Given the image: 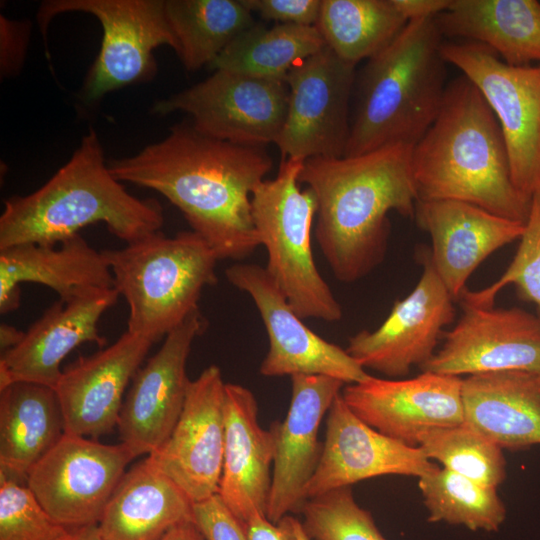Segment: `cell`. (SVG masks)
Segmentation results:
<instances>
[{"label":"cell","instance_id":"33","mask_svg":"<svg viewBox=\"0 0 540 540\" xmlns=\"http://www.w3.org/2000/svg\"><path fill=\"white\" fill-rule=\"evenodd\" d=\"M418 479L427 520L431 523L444 522L472 531L496 532L506 519V507L496 487L439 466Z\"/></svg>","mask_w":540,"mask_h":540},{"label":"cell","instance_id":"13","mask_svg":"<svg viewBox=\"0 0 540 540\" xmlns=\"http://www.w3.org/2000/svg\"><path fill=\"white\" fill-rule=\"evenodd\" d=\"M227 280L253 300L267 332L269 347L260 365L267 377L322 375L353 384L370 375L345 349L326 341L304 324L264 267L236 263Z\"/></svg>","mask_w":540,"mask_h":540},{"label":"cell","instance_id":"36","mask_svg":"<svg viewBox=\"0 0 540 540\" xmlns=\"http://www.w3.org/2000/svg\"><path fill=\"white\" fill-rule=\"evenodd\" d=\"M514 284L519 295L540 310V191L531 198L525 229L516 254L501 277L478 291L466 289L460 301L478 307H493L498 292Z\"/></svg>","mask_w":540,"mask_h":540},{"label":"cell","instance_id":"16","mask_svg":"<svg viewBox=\"0 0 540 540\" xmlns=\"http://www.w3.org/2000/svg\"><path fill=\"white\" fill-rule=\"evenodd\" d=\"M206 327L200 311L193 313L133 376L117 427L121 442L135 458L156 451L173 431L191 381L186 373L191 346Z\"/></svg>","mask_w":540,"mask_h":540},{"label":"cell","instance_id":"25","mask_svg":"<svg viewBox=\"0 0 540 540\" xmlns=\"http://www.w3.org/2000/svg\"><path fill=\"white\" fill-rule=\"evenodd\" d=\"M33 282L53 289L67 301L90 288H114L113 274L102 251L76 234L59 246L18 244L0 250V312L20 305V284Z\"/></svg>","mask_w":540,"mask_h":540},{"label":"cell","instance_id":"32","mask_svg":"<svg viewBox=\"0 0 540 540\" xmlns=\"http://www.w3.org/2000/svg\"><path fill=\"white\" fill-rule=\"evenodd\" d=\"M325 46L315 26L267 27L255 23L238 35L209 67L284 81L294 65Z\"/></svg>","mask_w":540,"mask_h":540},{"label":"cell","instance_id":"22","mask_svg":"<svg viewBox=\"0 0 540 540\" xmlns=\"http://www.w3.org/2000/svg\"><path fill=\"white\" fill-rule=\"evenodd\" d=\"M152 342L123 333L117 341L62 369L54 387L65 433L96 439L118 425L124 392L141 367Z\"/></svg>","mask_w":540,"mask_h":540},{"label":"cell","instance_id":"5","mask_svg":"<svg viewBox=\"0 0 540 540\" xmlns=\"http://www.w3.org/2000/svg\"><path fill=\"white\" fill-rule=\"evenodd\" d=\"M443 38L436 17L412 20L368 59L344 156L419 142L445 95Z\"/></svg>","mask_w":540,"mask_h":540},{"label":"cell","instance_id":"29","mask_svg":"<svg viewBox=\"0 0 540 540\" xmlns=\"http://www.w3.org/2000/svg\"><path fill=\"white\" fill-rule=\"evenodd\" d=\"M64 434L53 387L20 381L0 390V471L26 481Z\"/></svg>","mask_w":540,"mask_h":540},{"label":"cell","instance_id":"3","mask_svg":"<svg viewBox=\"0 0 540 540\" xmlns=\"http://www.w3.org/2000/svg\"><path fill=\"white\" fill-rule=\"evenodd\" d=\"M418 200H455L525 223L531 198L513 183L499 124L464 75L446 86L440 111L412 148Z\"/></svg>","mask_w":540,"mask_h":540},{"label":"cell","instance_id":"46","mask_svg":"<svg viewBox=\"0 0 540 540\" xmlns=\"http://www.w3.org/2000/svg\"><path fill=\"white\" fill-rule=\"evenodd\" d=\"M296 532L299 540H309L302 528L301 521L299 520L296 525Z\"/></svg>","mask_w":540,"mask_h":540},{"label":"cell","instance_id":"35","mask_svg":"<svg viewBox=\"0 0 540 540\" xmlns=\"http://www.w3.org/2000/svg\"><path fill=\"white\" fill-rule=\"evenodd\" d=\"M300 513L309 540H387L371 513L357 504L351 487L308 499Z\"/></svg>","mask_w":540,"mask_h":540},{"label":"cell","instance_id":"42","mask_svg":"<svg viewBox=\"0 0 540 540\" xmlns=\"http://www.w3.org/2000/svg\"><path fill=\"white\" fill-rule=\"evenodd\" d=\"M393 2L409 22L437 17L449 7L451 0H393Z\"/></svg>","mask_w":540,"mask_h":540},{"label":"cell","instance_id":"2","mask_svg":"<svg viewBox=\"0 0 540 540\" xmlns=\"http://www.w3.org/2000/svg\"><path fill=\"white\" fill-rule=\"evenodd\" d=\"M412 148L396 144L356 156L304 162L298 180L316 197L314 235L339 281L355 282L383 261L391 211L414 217L418 195Z\"/></svg>","mask_w":540,"mask_h":540},{"label":"cell","instance_id":"41","mask_svg":"<svg viewBox=\"0 0 540 540\" xmlns=\"http://www.w3.org/2000/svg\"><path fill=\"white\" fill-rule=\"evenodd\" d=\"M297 522L291 515L273 523L266 516L255 514L245 523V529L248 540H299Z\"/></svg>","mask_w":540,"mask_h":540},{"label":"cell","instance_id":"45","mask_svg":"<svg viewBox=\"0 0 540 540\" xmlns=\"http://www.w3.org/2000/svg\"><path fill=\"white\" fill-rule=\"evenodd\" d=\"M62 540H105L100 533L98 524L85 525L69 529Z\"/></svg>","mask_w":540,"mask_h":540},{"label":"cell","instance_id":"18","mask_svg":"<svg viewBox=\"0 0 540 540\" xmlns=\"http://www.w3.org/2000/svg\"><path fill=\"white\" fill-rule=\"evenodd\" d=\"M341 396L349 409L380 433L417 446V435L432 427L464 422L462 378L422 372L409 379H367L347 384Z\"/></svg>","mask_w":540,"mask_h":540},{"label":"cell","instance_id":"30","mask_svg":"<svg viewBox=\"0 0 540 540\" xmlns=\"http://www.w3.org/2000/svg\"><path fill=\"white\" fill-rule=\"evenodd\" d=\"M175 53L188 71L210 66L243 31L255 24L241 0H164Z\"/></svg>","mask_w":540,"mask_h":540},{"label":"cell","instance_id":"14","mask_svg":"<svg viewBox=\"0 0 540 540\" xmlns=\"http://www.w3.org/2000/svg\"><path fill=\"white\" fill-rule=\"evenodd\" d=\"M423 272L415 288L395 302L375 330H362L349 339L347 353L364 369L391 378L409 374L436 352L444 328L455 317V300L437 274L430 253L421 254Z\"/></svg>","mask_w":540,"mask_h":540},{"label":"cell","instance_id":"26","mask_svg":"<svg viewBox=\"0 0 540 540\" xmlns=\"http://www.w3.org/2000/svg\"><path fill=\"white\" fill-rule=\"evenodd\" d=\"M464 422L501 449L540 444V371L507 370L462 379Z\"/></svg>","mask_w":540,"mask_h":540},{"label":"cell","instance_id":"39","mask_svg":"<svg viewBox=\"0 0 540 540\" xmlns=\"http://www.w3.org/2000/svg\"><path fill=\"white\" fill-rule=\"evenodd\" d=\"M251 13L277 24L315 26L321 0H241Z\"/></svg>","mask_w":540,"mask_h":540},{"label":"cell","instance_id":"21","mask_svg":"<svg viewBox=\"0 0 540 540\" xmlns=\"http://www.w3.org/2000/svg\"><path fill=\"white\" fill-rule=\"evenodd\" d=\"M118 297L115 288H90L67 301L54 302L15 347L2 353L0 390L20 381L54 388L62 372L60 365L71 351L86 342L100 348L106 345L98 323Z\"/></svg>","mask_w":540,"mask_h":540},{"label":"cell","instance_id":"7","mask_svg":"<svg viewBox=\"0 0 540 540\" xmlns=\"http://www.w3.org/2000/svg\"><path fill=\"white\" fill-rule=\"evenodd\" d=\"M305 161L281 160L275 178L263 180L251 197V214L260 245L267 251L268 274L301 317L339 321L342 307L320 274L311 233L317 211L313 191L299 187Z\"/></svg>","mask_w":540,"mask_h":540},{"label":"cell","instance_id":"24","mask_svg":"<svg viewBox=\"0 0 540 540\" xmlns=\"http://www.w3.org/2000/svg\"><path fill=\"white\" fill-rule=\"evenodd\" d=\"M224 453L218 494L245 524L266 516L275 457V436L258 423V404L246 387L226 383Z\"/></svg>","mask_w":540,"mask_h":540},{"label":"cell","instance_id":"31","mask_svg":"<svg viewBox=\"0 0 540 540\" xmlns=\"http://www.w3.org/2000/svg\"><path fill=\"white\" fill-rule=\"evenodd\" d=\"M407 23L393 0H321L315 27L328 48L356 65L383 50Z\"/></svg>","mask_w":540,"mask_h":540},{"label":"cell","instance_id":"15","mask_svg":"<svg viewBox=\"0 0 540 540\" xmlns=\"http://www.w3.org/2000/svg\"><path fill=\"white\" fill-rule=\"evenodd\" d=\"M462 315L422 372L459 376L540 371V318L522 308L478 307L461 302Z\"/></svg>","mask_w":540,"mask_h":540},{"label":"cell","instance_id":"38","mask_svg":"<svg viewBox=\"0 0 540 540\" xmlns=\"http://www.w3.org/2000/svg\"><path fill=\"white\" fill-rule=\"evenodd\" d=\"M193 523L205 540H248L245 524L218 493L193 503Z\"/></svg>","mask_w":540,"mask_h":540},{"label":"cell","instance_id":"10","mask_svg":"<svg viewBox=\"0 0 540 540\" xmlns=\"http://www.w3.org/2000/svg\"><path fill=\"white\" fill-rule=\"evenodd\" d=\"M288 104L285 81L228 70H214L205 80L157 100L156 115L181 111L199 133L218 140L265 147L275 143Z\"/></svg>","mask_w":540,"mask_h":540},{"label":"cell","instance_id":"20","mask_svg":"<svg viewBox=\"0 0 540 540\" xmlns=\"http://www.w3.org/2000/svg\"><path fill=\"white\" fill-rule=\"evenodd\" d=\"M437 467L418 446L388 437L363 422L340 393L327 413L321 459L304 496L307 501L383 475L420 478Z\"/></svg>","mask_w":540,"mask_h":540},{"label":"cell","instance_id":"19","mask_svg":"<svg viewBox=\"0 0 540 540\" xmlns=\"http://www.w3.org/2000/svg\"><path fill=\"white\" fill-rule=\"evenodd\" d=\"M291 399L282 422H274L275 457L266 517L277 523L289 513H300L305 489L321 459V422L344 383L322 375L290 376Z\"/></svg>","mask_w":540,"mask_h":540},{"label":"cell","instance_id":"9","mask_svg":"<svg viewBox=\"0 0 540 540\" xmlns=\"http://www.w3.org/2000/svg\"><path fill=\"white\" fill-rule=\"evenodd\" d=\"M442 55L491 108L504 138L513 183L532 198L540 191V64L508 65L486 45L463 40L444 41Z\"/></svg>","mask_w":540,"mask_h":540},{"label":"cell","instance_id":"23","mask_svg":"<svg viewBox=\"0 0 540 540\" xmlns=\"http://www.w3.org/2000/svg\"><path fill=\"white\" fill-rule=\"evenodd\" d=\"M414 218L432 239L431 262L459 300L475 269L499 248L520 239L525 223L455 200H417Z\"/></svg>","mask_w":540,"mask_h":540},{"label":"cell","instance_id":"43","mask_svg":"<svg viewBox=\"0 0 540 540\" xmlns=\"http://www.w3.org/2000/svg\"><path fill=\"white\" fill-rule=\"evenodd\" d=\"M160 540H205V538L193 521H189L173 527Z\"/></svg>","mask_w":540,"mask_h":540},{"label":"cell","instance_id":"37","mask_svg":"<svg viewBox=\"0 0 540 540\" xmlns=\"http://www.w3.org/2000/svg\"><path fill=\"white\" fill-rule=\"evenodd\" d=\"M68 531L49 516L22 480L0 471V540H62Z\"/></svg>","mask_w":540,"mask_h":540},{"label":"cell","instance_id":"28","mask_svg":"<svg viewBox=\"0 0 540 540\" xmlns=\"http://www.w3.org/2000/svg\"><path fill=\"white\" fill-rule=\"evenodd\" d=\"M436 21L444 37L486 45L508 65L540 62L537 0H451Z\"/></svg>","mask_w":540,"mask_h":540},{"label":"cell","instance_id":"27","mask_svg":"<svg viewBox=\"0 0 540 540\" xmlns=\"http://www.w3.org/2000/svg\"><path fill=\"white\" fill-rule=\"evenodd\" d=\"M193 503L146 457L124 473L98 527L105 540H160L193 521Z\"/></svg>","mask_w":540,"mask_h":540},{"label":"cell","instance_id":"8","mask_svg":"<svg viewBox=\"0 0 540 540\" xmlns=\"http://www.w3.org/2000/svg\"><path fill=\"white\" fill-rule=\"evenodd\" d=\"M65 12L91 14L102 27L99 53L80 90V98L87 104L114 90L152 79L157 72L154 50L161 45L176 48L164 0L44 1L37 14L42 33L46 35L53 17Z\"/></svg>","mask_w":540,"mask_h":540},{"label":"cell","instance_id":"4","mask_svg":"<svg viewBox=\"0 0 540 540\" xmlns=\"http://www.w3.org/2000/svg\"><path fill=\"white\" fill-rule=\"evenodd\" d=\"M127 243L160 231L163 209L130 194L105 163L94 129L70 159L40 188L5 200L0 250L18 244L56 246L94 223Z\"/></svg>","mask_w":540,"mask_h":540},{"label":"cell","instance_id":"11","mask_svg":"<svg viewBox=\"0 0 540 540\" xmlns=\"http://www.w3.org/2000/svg\"><path fill=\"white\" fill-rule=\"evenodd\" d=\"M134 458L122 442L104 444L65 433L31 469L26 485L58 524L68 529L99 524Z\"/></svg>","mask_w":540,"mask_h":540},{"label":"cell","instance_id":"44","mask_svg":"<svg viewBox=\"0 0 540 540\" xmlns=\"http://www.w3.org/2000/svg\"><path fill=\"white\" fill-rule=\"evenodd\" d=\"M24 332L7 323L0 325V348L2 353L15 347L23 338Z\"/></svg>","mask_w":540,"mask_h":540},{"label":"cell","instance_id":"40","mask_svg":"<svg viewBox=\"0 0 540 540\" xmlns=\"http://www.w3.org/2000/svg\"><path fill=\"white\" fill-rule=\"evenodd\" d=\"M31 24L26 20H11L0 16V70L2 77L16 75L24 62Z\"/></svg>","mask_w":540,"mask_h":540},{"label":"cell","instance_id":"34","mask_svg":"<svg viewBox=\"0 0 540 540\" xmlns=\"http://www.w3.org/2000/svg\"><path fill=\"white\" fill-rule=\"evenodd\" d=\"M416 442L429 459L471 480L497 488L506 478L503 449L465 422L427 428Z\"/></svg>","mask_w":540,"mask_h":540},{"label":"cell","instance_id":"12","mask_svg":"<svg viewBox=\"0 0 540 540\" xmlns=\"http://www.w3.org/2000/svg\"><path fill=\"white\" fill-rule=\"evenodd\" d=\"M355 66L325 46L288 72L287 111L275 142L282 160L344 156Z\"/></svg>","mask_w":540,"mask_h":540},{"label":"cell","instance_id":"6","mask_svg":"<svg viewBox=\"0 0 540 540\" xmlns=\"http://www.w3.org/2000/svg\"><path fill=\"white\" fill-rule=\"evenodd\" d=\"M114 288L129 307L127 331L152 343L165 338L199 311L206 286L217 282L215 252L197 233L160 231L102 251Z\"/></svg>","mask_w":540,"mask_h":540},{"label":"cell","instance_id":"1","mask_svg":"<svg viewBox=\"0 0 540 540\" xmlns=\"http://www.w3.org/2000/svg\"><path fill=\"white\" fill-rule=\"evenodd\" d=\"M272 165L264 147L211 138L187 123L108 164L119 181L152 189L177 207L219 260H241L260 246L251 197Z\"/></svg>","mask_w":540,"mask_h":540},{"label":"cell","instance_id":"17","mask_svg":"<svg viewBox=\"0 0 540 540\" xmlns=\"http://www.w3.org/2000/svg\"><path fill=\"white\" fill-rule=\"evenodd\" d=\"M225 385L216 365L190 381L182 413L169 438L147 455L193 502L219 491L224 453Z\"/></svg>","mask_w":540,"mask_h":540}]
</instances>
